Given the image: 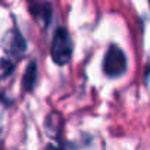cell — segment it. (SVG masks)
<instances>
[{"instance_id":"3","label":"cell","mask_w":150,"mask_h":150,"mask_svg":"<svg viewBox=\"0 0 150 150\" xmlns=\"http://www.w3.org/2000/svg\"><path fill=\"white\" fill-rule=\"evenodd\" d=\"M28 9L35 24L41 30H46L50 25L52 16H53V8L50 2H46V0H30Z\"/></svg>"},{"instance_id":"4","label":"cell","mask_w":150,"mask_h":150,"mask_svg":"<svg viewBox=\"0 0 150 150\" xmlns=\"http://www.w3.org/2000/svg\"><path fill=\"white\" fill-rule=\"evenodd\" d=\"M2 46L9 57H21L27 50V41L18 30L8 31L5 38L2 40Z\"/></svg>"},{"instance_id":"6","label":"cell","mask_w":150,"mask_h":150,"mask_svg":"<svg viewBox=\"0 0 150 150\" xmlns=\"http://www.w3.org/2000/svg\"><path fill=\"white\" fill-rule=\"evenodd\" d=\"M15 71V63L11 60V57H2L0 59V78H8Z\"/></svg>"},{"instance_id":"5","label":"cell","mask_w":150,"mask_h":150,"mask_svg":"<svg viewBox=\"0 0 150 150\" xmlns=\"http://www.w3.org/2000/svg\"><path fill=\"white\" fill-rule=\"evenodd\" d=\"M37 75H38V65H37V60L33 59V60L28 62L27 69L24 72V77H22V88H24V91L31 93L35 88Z\"/></svg>"},{"instance_id":"2","label":"cell","mask_w":150,"mask_h":150,"mask_svg":"<svg viewBox=\"0 0 150 150\" xmlns=\"http://www.w3.org/2000/svg\"><path fill=\"white\" fill-rule=\"evenodd\" d=\"M127 66H128V60H127L124 50L116 44H110L105 57H103V72H105V75L109 78L122 77L127 72Z\"/></svg>"},{"instance_id":"1","label":"cell","mask_w":150,"mask_h":150,"mask_svg":"<svg viewBox=\"0 0 150 150\" xmlns=\"http://www.w3.org/2000/svg\"><path fill=\"white\" fill-rule=\"evenodd\" d=\"M72 52H74V43H72L69 31L63 27H59L54 31L52 47H50V54H52L53 62L59 66L68 65L71 62Z\"/></svg>"},{"instance_id":"7","label":"cell","mask_w":150,"mask_h":150,"mask_svg":"<svg viewBox=\"0 0 150 150\" xmlns=\"http://www.w3.org/2000/svg\"><path fill=\"white\" fill-rule=\"evenodd\" d=\"M44 150H65V147L62 144H59V143H50V144L46 146Z\"/></svg>"}]
</instances>
